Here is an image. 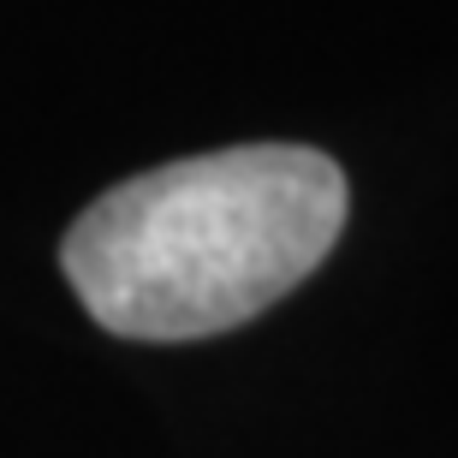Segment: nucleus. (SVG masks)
<instances>
[{"label":"nucleus","mask_w":458,"mask_h":458,"mask_svg":"<svg viewBox=\"0 0 458 458\" xmlns=\"http://www.w3.org/2000/svg\"><path fill=\"white\" fill-rule=\"evenodd\" d=\"M345 226V173L304 143L185 155L72 221L60 268L119 340H208L304 286Z\"/></svg>","instance_id":"nucleus-1"}]
</instances>
